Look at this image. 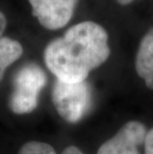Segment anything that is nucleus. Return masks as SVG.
<instances>
[{"mask_svg":"<svg viewBox=\"0 0 153 154\" xmlns=\"http://www.w3.org/2000/svg\"><path fill=\"white\" fill-rule=\"evenodd\" d=\"M109 55L106 29L93 21H84L72 26L62 37L50 42L45 49L44 61L57 80L81 83Z\"/></svg>","mask_w":153,"mask_h":154,"instance_id":"1","label":"nucleus"},{"mask_svg":"<svg viewBox=\"0 0 153 154\" xmlns=\"http://www.w3.org/2000/svg\"><path fill=\"white\" fill-rule=\"evenodd\" d=\"M46 82V74L38 65L30 63L21 67L13 81V91L9 100L10 109L17 114L32 112L38 106L39 94Z\"/></svg>","mask_w":153,"mask_h":154,"instance_id":"2","label":"nucleus"},{"mask_svg":"<svg viewBox=\"0 0 153 154\" xmlns=\"http://www.w3.org/2000/svg\"><path fill=\"white\" fill-rule=\"evenodd\" d=\"M52 100L62 119L76 123L86 116L92 103L89 84L66 83L56 80L52 91Z\"/></svg>","mask_w":153,"mask_h":154,"instance_id":"3","label":"nucleus"},{"mask_svg":"<svg viewBox=\"0 0 153 154\" xmlns=\"http://www.w3.org/2000/svg\"><path fill=\"white\" fill-rule=\"evenodd\" d=\"M79 0H29L33 15L49 30L66 26L73 17Z\"/></svg>","mask_w":153,"mask_h":154,"instance_id":"4","label":"nucleus"},{"mask_svg":"<svg viewBox=\"0 0 153 154\" xmlns=\"http://www.w3.org/2000/svg\"><path fill=\"white\" fill-rule=\"evenodd\" d=\"M146 134V127L140 121H128L99 147L97 154H140L138 148L144 143Z\"/></svg>","mask_w":153,"mask_h":154,"instance_id":"5","label":"nucleus"},{"mask_svg":"<svg viewBox=\"0 0 153 154\" xmlns=\"http://www.w3.org/2000/svg\"><path fill=\"white\" fill-rule=\"evenodd\" d=\"M135 70L146 87L153 90V29L140 42L135 58Z\"/></svg>","mask_w":153,"mask_h":154,"instance_id":"6","label":"nucleus"},{"mask_svg":"<svg viewBox=\"0 0 153 154\" xmlns=\"http://www.w3.org/2000/svg\"><path fill=\"white\" fill-rule=\"evenodd\" d=\"M23 54V48L19 42L8 37L0 38V82L4 76L5 70L17 61Z\"/></svg>","mask_w":153,"mask_h":154,"instance_id":"7","label":"nucleus"},{"mask_svg":"<svg viewBox=\"0 0 153 154\" xmlns=\"http://www.w3.org/2000/svg\"><path fill=\"white\" fill-rule=\"evenodd\" d=\"M18 154H57V153L50 144L39 142V141H30L24 144L21 147Z\"/></svg>","mask_w":153,"mask_h":154,"instance_id":"8","label":"nucleus"},{"mask_svg":"<svg viewBox=\"0 0 153 154\" xmlns=\"http://www.w3.org/2000/svg\"><path fill=\"white\" fill-rule=\"evenodd\" d=\"M145 154H153V128L147 131L144 141Z\"/></svg>","mask_w":153,"mask_h":154,"instance_id":"9","label":"nucleus"},{"mask_svg":"<svg viewBox=\"0 0 153 154\" xmlns=\"http://www.w3.org/2000/svg\"><path fill=\"white\" fill-rule=\"evenodd\" d=\"M6 25H7V20H6L5 15L0 11V38H1V35L3 34V32L5 31Z\"/></svg>","mask_w":153,"mask_h":154,"instance_id":"10","label":"nucleus"},{"mask_svg":"<svg viewBox=\"0 0 153 154\" xmlns=\"http://www.w3.org/2000/svg\"><path fill=\"white\" fill-rule=\"evenodd\" d=\"M62 154H84V153L76 146H68L67 148L64 149Z\"/></svg>","mask_w":153,"mask_h":154,"instance_id":"11","label":"nucleus"},{"mask_svg":"<svg viewBox=\"0 0 153 154\" xmlns=\"http://www.w3.org/2000/svg\"><path fill=\"white\" fill-rule=\"evenodd\" d=\"M120 5H127V4H130V3H132L134 0H116Z\"/></svg>","mask_w":153,"mask_h":154,"instance_id":"12","label":"nucleus"}]
</instances>
